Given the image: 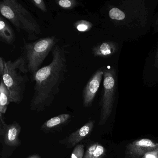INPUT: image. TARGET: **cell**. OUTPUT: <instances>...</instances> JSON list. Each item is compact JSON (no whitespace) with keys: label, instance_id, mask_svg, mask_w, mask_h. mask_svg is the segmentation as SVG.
<instances>
[{"label":"cell","instance_id":"1","mask_svg":"<svg viewBox=\"0 0 158 158\" xmlns=\"http://www.w3.org/2000/svg\"><path fill=\"white\" fill-rule=\"evenodd\" d=\"M65 47L56 45L52 51L50 63L31 75L32 81L35 83L30 103L31 110L38 112L43 110L52 103L60 92L68 72Z\"/></svg>","mask_w":158,"mask_h":158},{"label":"cell","instance_id":"2","mask_svg":"<svg viewBox=\"0 0 158 158\" xmlns=\"http://www.w3.org/2000/svg\"><path fill=\"white\" fill-rule=\"evenodd\" d=\"M2 16L8 20L18 32L26 35L27 40L35 41L42 35L40 25L33 15L16 0H2L0 2Z\"/></svg>","mask_w":158,"mask_h":158},{"label":"cell","instance_id":"3","mask_svg":"<svg viewBox=\"0 0 158 158\" xmlns=\"http://www.w3.org/2000/svg\"><path fill=\"white\" fill-rule=\"evenodd\" d=\"M28 71L21 56L14 61H5V67L0 74L10 94V101L20 104L23 99L27 83L30 81Z\"/></svg>","mask_w":158,"mask_h":158},{"label":"cell","instance_id":"4","mask_svg":"<svg viewBox=\"0 0 158 158\" xmlns=\"http://www.w3.org/2000/svg\"><path fill=\"white\" fill-rule=\"evenodd\" d=\"M59 41L56 35L41 38L31 42H27L23 38L20 56L24 61L28 73L31 75L41 68L45 59Z\"/></svg>","mask_w":158,"mask_h":158},{"label":"cell","instance_id":"5","mask_svg":"<svg viewBox=\"0 0 158 158\" xmlns=\"http://www.w3.org/2000/svg\"><path fill=\"white\" fill-rule=\"evenodd\" d=\"M116 73L114 68H103V92L99 124L103 125L110 117L115 99Z\"/></svg>","mask_w":158,"mask_h":158},{"label":"cell","instance_id":"6","mask_svg":"<svg viewBox=\"0 0 158 158\" xmlns=\"http://www.w3.org/2000/svg\"><path fill=\"white\" fill-rule=\"evenodd\" d=\"M158 147V143L149 139L135 140L127 145L124 158H142L145 153Z\"/></svg>","mask_w":158,"mask_h":158},{"label":"cell","instance_id":"7","mask_svg":"<svg viewBox=\"0 0 158 158\" xmlns=\"http://www.w3.org/2000/svg\"><path fill=\"white\" fill-rule=\"evenodd\" d=\"M103 77V68H100L93 74L84 87L83 90V101L84 107L85 108L92 105Z\"/></svg>","mask_w":158,"mask_h":158},{"label":"cell","instance_id":"8","mask_svg":"<svg viewBox=\"0 0 158 158\" xmlns=\"http://www.w3.org/2000/svg\"><path fill=\"white\" fill-rule=\"evenodd\" d=\"M1 135H3L4 142L11 147H15L20 144L19 135L21 131L20 125L14 122L7 125L3 121L2 114H1Z\"/></svg>","mask_w":158,"mask_h":158},{"label":"cell","instance_id":"9","mask_svg":"<svg viewBox=\"0 0 158 158\" xmlns=\"http://www.w3.org/2000/svg\"><path fill=\"white\" fill-rule=\"evenodd\" d=\"M94 124L93 121H89L75 132L72 133L66 139L67 145L72 148L85 138L92 132Z\"/></svg>","mask_w":158,"mask_h":158},{"label":"cell","instance_id":"10","mask_svg":"<svg viewBox=\"0 0 158 158\" xmlns=\"http://www.w3.org/2000/svg\"><path fill=\"white\" fill-rule=\"evenodd\" d=\"M118 45L110 41H103L94 46L92 49L94 57L107 58L112 56L118 50Z\"/></svg>","mask_w":158,"mask_h":158},{"label":"cell","instance_id":"11","mask_svg":"<svg viewBox=\"0 0 158 158\" xmlns=\"http://www.w3.org/2000/svg\"><path fill=\"white\" fill-rule=\"evenodd\" d=\"M16 40L15 33L7 20L0 16V40L8 45H13Z\"/></svg>","mask_w":158,"mask_h":158},{"label":"cell","instance_id":"12","mask_svg":"<svg viewBox=\"0 0 158 158\" xmlns=\"http://www.w3.org/2000/svg\"><path fill=\"white\" fill-rule=\"evenodd\" d=\"M10 101V91L4 84L2 79L1 78L0 84V113L4 114L6 113L8 105Z\"/></svg>","mask_w":158,"mask_h":158},{"label":"cell","instance_id":"13","mask_svg":"<svg viewBox=\"0 0 158 158\" xmlns=\"http://www.w3.org/2000/svg\"><path fill=\"white\" fill-rule=\"evenodd\" d=\"M70 118L71 115L68 114H62L52 117L42 125L41 129L48 130L55 128L67 122Z\"/></svg>","mask_w":158,"mask_h":158},{"label":"cell","instance_id":"14","mask_svg":"<svg viewBox=\"0 0 158 158\" xmlns=\"http://www.w3.org/2000/svg\"><path fill=\"white\" fill-rule=\"evenodd\" d=\"M105 148L98 143L91 144L88 148L84 158H102L106 153Z\"/></svg>","mask_w":158,"mask_h":158},{"label":"cell","instance_id":"15","mask_svg":"<svg viewBox=\"0 0 158 158\" xmlns=\"http://www.w3.org/2000/svg\"><path fill=\"white\" fill-rule=\"evenodd\" d=\"M56 3L60 8L65 10H73L81 5L76 0H59L56 1Z\"/></svg>","mask_w":158,"mask_h":158},{"label":"cell","instance_id":"16","mask_svg":"<svg viewBox=\"0 0 158 158\" xmlns=\"http://www.w3.org/2000/svg\"><path fill=\"white\" fill-rule=\"evenodd\" d=\"M75 28L80 32H86L92 28L93 25L90 22L86 20L77 21L74 24Z\"/></svg>","mask_w":158,"mask_h":158},{"label":"cell","instance_id":"17","mask_svg":"<svg viewBox=\"0 0 158 158\" xmlns=\"http://www.w3.org/2000/svg\"><path fill=\"white\" fill-rule=\"evenodd\" d=\"M109 16L112 20L122 21L125 18L126 15L123 11L117 8H113L110 10Z\"/></svg>","mask_w":158,"mask_h":158},{"label":"cell","instance_id":"18","mask_svg":"<svg viewBox=\"0 0 158 158\" xmlns=\"http://www.w3.org/2000/svg\"><path fill=\"white\" fill-rule=\"evenodd\" d=\"M84 146L83 144L77 145L72 152L71 158H84Z\"/></svg>","mask_w":158,"mask_h":158},{"label":"cell","instance_id":"19","mask_svg":"<svg viewBox=\"0 0 158 158\" xmlns=\"http://www.w3.org/2000/svg\"><path fill=\"white\" fill-rule=\"evenodd\" d=\"M31 2L35 7L39 9L43 13H46L48 11L47 6L43 0H31Z\"/></svg>","mask_w":158,"mask_h":158},{"label":"cell","instance_id":"20","mask_svg":"<svg viewBox=\"0 0 158 158\" xmlns=\"http://www.w3.org/2000/svg\"><path fill=\"white\" fill-rule=\"evenodd\" d=\"M142 158H158V147L146 152Z\"/></svg>","mask_w":158,"mask_h":158},{"label":"cell","instance_id":"21","mask_svg":"<svg viewBox=\"0 0 158 158\" xmlns=\"http://www.w3.org/2000/svg\"><path fill=\"white\" fill-rule=\"evenodd\" d=\"M28 158H40V157L38 155H35L30 156V157H28Z\"/></svg>","mask_w":158,"mask_h":158},{"label":"cell","instance_id":"22","mask_svg":"<svg viewBox=\"0 0 158 158\" xmlns=\"http://www.w3.org/2000/svg\"><path fill=\"white\" fill-rule=\"evenodd\" d=\"M155 60H156V61L157 62V63H158V51L157 52V54L156 55V58H155Z\"/></svg>","mask_w":158,"mask_h":158},{"label":"cell","instance_id":"23","mask_svg":"<svg viewBox=\"0 0 158 158\" xmlns=\"http://www.w3.org/2000/svg\"><path fill=\"white\" fill-rule=\"evenodd\" d=\"M156 25H157V29H158V18L157 22H156Z\"/></svg>","mask_w":158,"mask_h":158}]
</instances>
